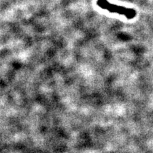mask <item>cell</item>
I'll list each match as a JSON object with an SVG mask.
<instances>
[{
    "label": "cell",
    "instance_id": "6da1fadb",
    "mask_svg": "<svg viewBox=\"0 0 153 153\" xmlns=\"http://www.w3.org/2000/svg\"><path fill=\"white\" fill-rule=\"evenodd\" d=\"M96 4L100 8L109 11L111 13L123 15L128 19H132L137 14L135 9L126 8V7H124L113 4L110 3L107 0H97Z\"/></svg>",
    "mask_w": 153,
    "mask_h": 153
}]
</instances>
